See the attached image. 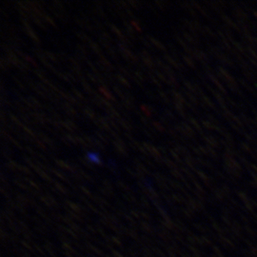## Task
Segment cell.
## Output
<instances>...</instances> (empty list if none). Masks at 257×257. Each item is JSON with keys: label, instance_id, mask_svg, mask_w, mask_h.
Masks as SVG:
<instances>
[{"label": "cell", "instance_id": "1", "mask_svg": "<svg viewBox=\"0 0 257 257\" xmlns=\"http://www.w3.org/2000/svg\"><path fill=\"white\" fill-rule=\"evenodd\" d=\"M90 156V159H91V160H92V161H95V162H97V163H98V162H99V160H100V159H99V157L97 156H95L94 154H90V156Z\"/></svg>", "mask_w": 257, "mask_h": 257}]
</instances>
